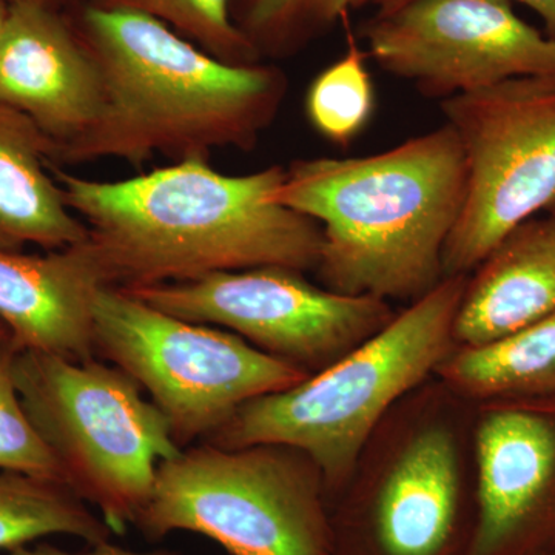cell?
<instances>
[{
  "instance_id": "11",
  "label": "cell",
  "mask_w": 555,
  "mask_h": 555,
  "mask_svg": "<svg viewBox=\"0 0 555 555\" xmlns=\"http://www.w3.org/2000/svg\"><path fill=\"white\" fill-rule=\"evenodd\" d=\"M367 56L420 93L448 100L526 76L555 78V39L511 0H409L363 27Z\"/></svg>"
},
{
  "instance_id": "8",
  "label": "cell",
  "mask_w": 555,
  "mask_h": 555,
  "mask_svg": "<svg viewBox=\"0 0 555 555\" xmlns=\"http://www.w3.org/2000/svg\"><path fill=\"white\" fill-rule=\"evenodd\" d=\"M93 331L96 357L147 390L181 449L207 440L248 401L309 377L232 332L169 315L118 287L98 292Z\"/></svg>"
},
{
  "instance_id": "18",
  "label": "cell",
  "mask_w": 555,
  "mask_h": 555,
  "mask_svg": "<svg viewBox=\"0 0 555 555\" xmlns=\"http://www.w3.org/2000/svg\"><path fill=\"white\" fill-rule=\"evenodd\" d=\"M50 535L76 537L90 546L109 542L115 534L68 485L0 470V550Z\"/></svg>"
},
{
  "instance_id": "25",
  "label": "cell",
  "mask_w": 555,
  "mask_h": 555,
  "mask_svg": "<svg viewBox=\"0 0 555 555\" xmlns=\"http://www.w3.org/2000/svg\"><path fill=\"white\" fill-rule=\"evenodd\" d=\"M87 2V0H10L13 3H30V5L46 7V9L67 11L79 3Z\"/></svg>"
},
{
  "instance_id": "12",
  "label": "cell",
  "mask_w": 555,
  "mask_h": 555,
  "mask_svg": "<svg viewBox=\"0 0 555 555\" xmlns=\"http://www.w3.org/2000/svg\"><path fill=\"white\" fill-rule=\"evenodd\" d=\"M469 555L555 554V397L476 404Z\"/></svg>"
},
{
  "instance_id": "20",
  "label": "cell",
  "mask_w": 555,
  "mask_h": 555,
  "mask_svg": "<svg viewBox=\"0 0 555 555\" xmlns=\"http://www.w3.org/2000/svg\"><path fill=\"white\" fill-rule=\"evenodd\" d=\"M83 3L145 14L225 64L262 62L261 54L236 27L230 13V0H87Z\"/></svg>"
},
{
  "instance_id": "7",
  "label": "cell",
  "mask_w": 555,
  "mask_h": 555,
  "mask_svg": "<svg viewBox=\"0 0 555 555\" xmlns=\"http://www.w3.org/2000/svg\"><path fill=\"white\" fill-rule=\"evenodd\" d=\"M326 480L301 449L281 443L182 449L158 466L134 528L214 540L229 555H331Z\"/></svg>"
},
{
  "instance_id": "5",
  "label": "cell",
  "mask_w": 555,
  "mask_h": 555,
  "mask_svg": "<svg viewBox=\"0 0 555 555\" xmlns=\"http://www.w3.org/2000/svg\"><path fill=\"white\" fill-rule=\"evenodd\" d=\"M466 280L444 278L363 345L298 385L248 401L204 441L228 449H301L323 473L331 506L375 427L455 349Z\"/></svg>"
},
{
  "instance_id": "28",
  "label": "cell",
  "mask_w": 555,
  "mask_h": 555,
  "mask_svg": "<svg viewBox=\"0 0 555 555\" xmlns=\"http://www.w3.org/2000/svg\"><path fill=\"white\" fill-rule=\"evenodd\" d=\"M397 0H372L371 5L377 7V11L389 10Z\"/></svg>"
},
{
  "instance_id": "29",
  "label": "cell",
  "mask_w": 555,
  "mask_h": 555,
  "mask_svg": "<svg viewBox=\"0 0 555 555\" xmlns=\"http://www.w3.org/2000/svg\"><path fill=\"white\" fill-rule=\"evenodd\" d=\"M10 334V328L5 326V323H3L2 320H0V337H3V335Z\"/></svg>"
},
{
  "instance_id": "24",
  "label": "cell",
  "mask_w": 555,
  "mask_h": 555,
  "mask_svg": "<svg viewBox=\"0 0 555 555\" xmlns=\"http://www.w3.org/2000/svg\"><path fill=\"white\" fill-rule=\"evenodd\" d=\"M406 2L409 0H397L389 10L397 9V7L403 5ZM517 2L525 3L526 7L534 10L542 17V21L545 22L547 38L555 39V0H517Z\"/></svg>"
},
{
  "instance_id": "26",
  "label": "cell",
  "mask_w": 555,
  "mask_h": 555,
  "mask_svg": "<svg viewBox=\"0 0 555 555\" xmlns=\"http://www.w3.org/2000/svg\"><path fill=\"white\" fill-rule=\"evenodd\" d=\"M372 0H334V11L337 20L349 13L350 10L361 9L364 5H371Z\"/></svg>"
},
{
  "instance_id": "15",
  "label": "cell",
  "mask_w": 555,
  "mask_h": 555,
  "mask_svg": "<svg viewBox=\"0 0 555 555\" xmlns=\"http://www.w3.org/2000/svg\"><path fill=\"white\" fill-rule=\"evenodd\" d=\"M555 312V214L511 230L467 275L456 347L483 346Z\"/></svg>"
},
{
  "instance_id": "3",
  "label": "cell",
  "mask_w": 555,
  "mask_h": 555,
  "mask_svg": "<svg viewBox=\"0 0 555 555\" xmlns=\"http://www.w3.org/2000/svg\"><path fill=\"white\" fill-rule=\"evenodd\" d=\"M465 196V155L444 122L375 155L294 160L272 201L321 225V286L409 306L444 280Z\"/></svg>"
},
{
  "instance_id": "22",
  "label": "cell",
  "mask_w": 555,
  "mask_h": 555,
  "mask_svg": "<svg viewBox=\"0 0 555 555\" xmlns=\"http://www.w3.org/2000/svg\"><path fill=\"white\" fill-rule=\"evenodd\" d=\"M20 352L11 332L0 337V470L65 483L60 463L22 408L13 375L14 358Z\"/></svg>"
},
{
  "instance_id": "10",
  "label": "cell",
  "mask_w": 555,
  "mask_h": 555,
  "mask_svg": "<svg viewBox=\"0 0 555 555\" xmlns=\"http://www.w3.org/2000/svg\"><path fill=\"white\" fill-rule=\"evenodd\" d=\"M122 291L190 323L228 328L309 375L377 335L398 312L385 299L337 294L284 266Z\"/></svg>"
},
{
  "instance_id": "9",
  "label": "cell",
  "mask_w": 555,
  "mask_h": 555,
  "mask_svg": "<svg viewBox=\"0 0 555 555\" xmlns=\"http://www.w3.org/2000/svg\"><path fill=\"white\" fill-rule=\"evenodd\" d=\"M462 145L466 196L443 275L467 276L511 230L555 214V78L526 76L440 101Z\"/></svg>"
},
{
  "instance_id": "27",
  "label": "cell",
  "mask_w": 555,
  "mask_h": 555,
  "mask_svg": "<svg viewBox=\"0 0 555 555\" xmlns=\"http://www.w3.org/2000/svg\"><path fill=\"white\" fill-rule=\"evenodd\" d=\"M10 10V0H0V40H2L3 31H5L7 27V22H9Z\"/></svg>"
},
{
  "instance_id": "21",
  "label": "cell",
  "mask_w": 555,
  "mask_h": 555,
  "mask_svg": "<svg viewBox=\"0 0 555 555\" xmlns=\"http://www.w3.org/2000/svg\"><path fill=\"white\" fill-rule=\"evenodd\" d=\"M337 21L334 0H240L235 24L264 57H287Z\"/></svg>"
},
{
  "instance_id": "19",
  "label": "cell",
  "mask_w": 555,
  "mask_h": 555,
  "mask_svg": "<svg viewBox=\"0 0 555 555\" xmlns=\"http://www.w3.org/2000/svg\"><path fill=\"white\" fill-rule=\"evenodd\" d=\"M367 53L356 38H347L346 53L310 83L306 115L313 129L339 147H347L367 126L375 108Z\"/></svg>"
},
{
  "instance_id": "17",
  "label": "cell",
  "mask_w": 555,
  "mask_h": 555,
  "mask_svg": "<svg viewBox=\"0 0 555 555\" xmlns=\"http://www.w3.org/2000/svg\"><path fill=\"white\" fill-rule=\"evenodd\" d=\"M434 377L473 403L555 397V312L483 346L455 347Z\"/></svg>"
},
{
  "instance_id": "2",
  "label": "cell",
  "mask_w": 555,
  "mask_h": 555,
  "mask_svg": "<svg viewBox=\"0 0 555 555\" xmlns=\"http://www.w3.org/2000/svg\"><path fill=\"white\" fill-rule=\"evenodd\" d=\"M64 13L100 68L102 105L90 129L54 153L53 166L248 152L286 101L287 76L276 65L225 64L145 14L90 3Z\"/></svg>"
},
{
  "instance_id": "13",
  "label": "cell",
  "mask_w": 555,
  "mask_h": 555,
  "mask_svg": "<svg viewBox=\"0 0 555 555\" xmlns=\"http://www.w3.org/2000/svg\"><path fill=\"white\" fill-rule=\"evenodd\" d=\"M0 102L24 113L50 139L51 159L96 120L100 68L64 11L11 5L0 40Z\"/></svg>"
},
{
  "instance_id": "14",
  "label": "cell",
  "mask_w": 555,
  "mask_h": 555,
  "mask_svg": "<svg viewBox=\"0 0 555 555\" xmlns=\"http://www.w3.org/2000/svg\"><path fill=\"white\" fill-rule=\"evenodd\" d=\"M104 287L107 275L89 238L46 255L0 250V320L21 350L98 358L93 305Z\"/></svg>"
},
{
  "instance_id": "16",
  "label": "cell",
  "mask_w": 555,
  "mask_h": 555,
  "mask_svg": "<svg viewBox=\"0 0 555 555\" xmlns=\"http://www.w3.org/2000/svg\"><path fill=\"white\" fill-rule=\"evenodd\" d=\"M51 155L53 144L36 124L0 102V250H61L89 238L51 175Z\"/></svg>"
},
{
  "instance_id": "1",
  "label": "cell",
  "mask_w": 555,
  "mask_h": 555,
  "mask_svg": "<svg viewBox=\"0 0 555 555\" xmlns=\"http://www.w3.org/2000/svg\"><path fill=\"white\" fill-rule=\"evenodd\" d=\"M188 158L120 181H96L50 164L109 287L184 283L210 273L284 266L315 272L323 230L273 203L286 169L224 175Z\"/></svg>"
},
{
  "instance_id": "23",
  "label": "cell",
  "mask_w": 555,
  "mask_h": 555,
  "mask_svg": "<svg viewBox=\"0 0 555 555\" xmlns=\"http://www.w3.org/2000/svg\"><path fill=\"white\" fill-rule=\"evenodd\" d=\"M9 555H182L169 550L134 551L129 547L115 545L109 542L90 545L89 550L80 553H69V551L60 550L51 545H38L36 547L20 546L9 551Z\"/></svg>"
},
{
  "instance_id": "4",
  "label": "cell",
  "mask_w": 555,
  "mask_h": 555,
  "mask_svg": "<svg viewBox=\"0 0 555 555\" xmlns=\"http://www.w3.org/2000/svg\"><path fill=\"white\" fill-rule=\"evenodd\" d=\"M476 403L437 377L401 398L331 500V555H469Z\"/></svg>"
},
{
  "instance_id": "6",
  "label": "cell",
  "mask_w": 555,
  "mask_h": 555,
  "mask_svg": "<svg viewBox=\"0 0 555 555\" xmlns=\"http://www.w3.org/2000/svg\"><path fill=\"white\" fill-rule=\"evenodd\" d=\"M14 383L65 483L124 535L147 505L158 466L182 451L166 416L122 369L21 350Z\"/></svg>"
},
{
  "instance_id": "30",
  "label": "cell",
  "mask_w": 555,
  "mask_h": 555,
  "mask_svg": "<svg viewBox=\"0 0 555 555\" xmlns=\"http://www.w3.org/2000/svg\"><path fill=\"white\" fill-rule=\"evenodd\" d=\"M553 555H555V554H553Z\"/></svg>"
}]
</instances>
